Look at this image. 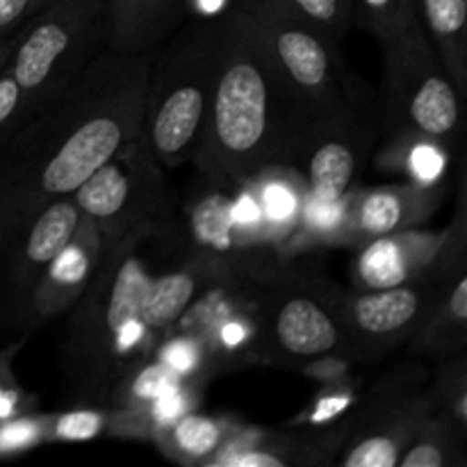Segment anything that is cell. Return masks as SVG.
<instances>
[{"label":"cell","mask_w":467,"mask_h":467,"mask_svg":"<svg viewBox=\"0 0 467 467\" xmlns=\"http://www.w3.org/2000/svg\"><path fill=\"white\" fill-rule=\"evenodd\" d=\"M150 53L105 46L59 94L14 126L0 149V251L48 203L141 137Z\"/></svg>","instance_id":"cell-1"},{"label":"cell","mask_w":467,"mask_h":467,"mask_svg":"<svg viewBox=\"0 0 467 467\" xmlns=\"http://www.w3.org/2000/svg\"><path fill=\"white\" fill-rule=\"evenodd\" d=\"M199 244L176 214L144 223L100 244L89 283L71 306L64 365L80 397L109 401L121 379L140 365L150 333L141 306L167 269L185 263Z\"/></svg>","instance_id":"cell-2"},{"label":"cell","mask_w":467,"mask_h":467,"mask_svg":"<svg viewBox=\"0 0 467 467\" xmlns=\"http://www.w3.org/2000/svg\"><path fill=\"white\" fill-rule=\"evenodd\" d=\"M219 21L213 108L194 162L210 182L233 187L292 169L301 141L317 123L281 76L254 26L233 7L219 14Z\"/></svg>","instance_id":"cell-3"},{"label":"cell","mask_w":467,"mask_h":467,"mask_svg":"<svg viewBox=\"0 0 467 467\" xmlns=\"http://www.w3.org/2000/svg\"><path fill=\"white\" fill-rule=\"evenodd\" d=\"M219 35V16L190 23L150 53L141 141L160 167H181L201 149L217 80Z\"/></svg>","instance_id":"cell-4"},{"label":"cell","mask_w":467,"mask_h":467,"mask_svg":"<svg viewBox=\"0 0 467 467\" xmlns=\"http://www.w3.org/2000/svg\"><path fill=\"white\" fill-rule=\"evenodd\" d=\"M258 32L269 57L315 123L358 117V91L342 64L337 39L290 0H231Z\"/></svg>","instance_id":"cell-5"},{"label":"cell","mask_w":467,"mask_h":467,"mask_svg":"<svg viewBox=\"0 0 467 467\" xmlns=\"http://www.w3.org/2000/svg\"><path fill=\"white\" fill-rule=\"evenodd\" d=\"M105 46L108 16L103 0H48L36 9L18 27L7 59L21 91L18 121L80 76Z\"/></svg>","instance_id":"cell-6"},{"label":"cell","mask_w":467,"mask_h":467,"mask_svg":"<svg viewBox=\"0 0 467 467\" xmlns=\"http://www.w3.org/2000/svg\"><path fill=\"white\" fill-rule=\"evenodd\" d=\"M381 44L386 53V112L392 130L427 140L442 153L454 149L461 137L463 96L422 23Z\"/></svg>","instance_id":"cell-7"},{"label":"cell","mask_w":467,"mask_h":467,"mask_svg":"<svg viewBox=\"0 0 467 467\" xmlns=\"http://www.w3.org/2000/svg\"><path fill=\"white\" fill-rule=\"evenodd\" d=\"M160 169L141 137H137L73 192V201L94 223L100 240L112 242L132 228L173 214Z\"/></svg>","instance_id":"cell-8"},{"label":"cell","mask_w":467,"mask_h":467,"mask_svg":"<svg viewBox=\"0 0 467 467\" xmlns=\"http://www.w3.org/2000/svg\"><path fill=\"white\" fill-rule=\"evenodd\" d=\"M436 281L418 276L401 285L363 290L342 306L345 340L351 345L363 342L374 349L381 345H397L420 331L441 296L431 295Z\"/></svg>","instance_id":"cell-9"},{"label":"cell","mask_w":467,"mask_h":467,"mask_svg":"<svg viewBox=\"0 0 467 467\" xmlns=\"http://www.w3.org/2000/svg\"><path fill=\"white\" fill-rule=\"evenodd\" d=\"M372 135L363 117L333 119L308 130L296 150L292 169L304 173L306 196L319 203H336L349 194Z\"/></svg>","instance_id":"cell-10"},{"label":"cell","mask_w":467,"mask_h":467,"mask_svg":"<svg viewBox=\"0 0 467 467\" xmlns=\"http://www.w3.org/2000/svg\"><path fill=\"white\" fill-rule=\"evenodd\" d=\"M85 214L73 196H62L46 205L26 231L0 254L7 260V304L16 322L27 324L32 292L55 255L71 242Z\"/></svg>","instance_id":"cell-11"},{"label":"cell","mask_w":467,"mask_h":467,"mask_svg":"<svg viewBox=\"0 0 467 467\" xmlns=\"http://www.w3.org/2000/svg\"><path fill=\"white\" fill-rule=\"evenodd\" d=\"M263 342L285 360L317 363L345 345V328L327 304L306 290H281L269 299Z\"/></svg>","instance_id":"cell-12"},{"label":"cell","mask_w":467,"mask_h":467,"mask_svg":"<svg viewBox=\"0 0 467 467\" xmlns=\"http://www.w3.org/2000/svg\"><path fill=\"white\" fill-rule=\"evenodd\" d=\"M100 244H103V240H100L99 231L85 217L71 242L55 255V260L36 283L30 308H27L26 327L48 322L76 304L78 296L89 283L91 272H94Z\"/></svg>","instance_id":"cell-13"},{"label":"cell","mask_w":467,"mask_h":467,"mask_svg":"<svg viewBox=\"0 0 467 467\" xmlns=\"http://www.w3.org/2000/svg\"><path fill=\"white\" fill-rule=\"evenodd\" d=\"M433 192L422 182L374 187L363 194H349V210L342 235L351 242L377 240L392 233L410 231L431 213Z\"/></svg>","instance_id":"cell-14"},{"label":"cell","mask_w":467,"mask_h":467,"mask_svg":"<svg viewBox=\"0 0 467 467\" xmlns=\"http://www.w3.org/2000/svg\"><path fill=\"white\" fill-rule=\"evenodd\" d=\"M441 246V242L427 235H413V231L392 233L365 242L356 265L360 285L363 290H379L413 281L431 269Z\"/></svg>","instance_id":"cell-15"},{"label":"cell","mask_w":467,"mask_h":467,"mask_svg":"<svg viewBox=\"0 0 467 467\" xmlns=\"http://www.w3.org/2000/svg\"><path fill=\"white\" fill-rule=\"evenodd\" d=\"M108 46L130 53H153L173 30L182 0H103Z\"/></svg>","instance_id":"cell-16"},{"label":"cell","mask_w":467,"mask_h":467,"mask_svg":"<svg viewBox=\"0 0 467 467\" xmlns=\"http://www.w3.org/2000/svg\"><path fill=\"white\" fill-rule=\"evenodd\" d=\"M424 32L461 96L467 91V0H418Z\"/></svg>","instance_id":"cell-17"},{"label":"cell","mask_w":467,"mask_h":467,"mask_svg":"<svg viewBox=\"0 0 467 467\" xmlns=\"http://www.w3.org/2000/svg\"><path fill=\"white\" fill-rule=\"evenodd\" d=\"M182 386H185V377H181L169 365L155 358L150 363L135 365L121 379V383L114 388L109 401L117 406V413H126L128 418H141L150 422V409H153L155 401Z\"/></svg>","instance_id":"cell-18"},{"label":"cell","mask_w":467,"mask_h":467,"mask_svg":"<svg viewBox=\"0 0 467 467\" xmlns=\"http://www.w3.org/2000/svg\"><path fill=\"white\" fill-rule=\"evenodd\" d=\"M420 415L422 410H413V413H400L390 420H381L379 424L374 422L354 438L340 463L345 467H397L401 450Z\"/></svg>","instance_id":"cell-19"},{"label":"cell","mask_w":467,"mask_h":467,"mask_svg":"<svg viewBox=\"0 0 467 467\" xmlns=\"http://www.w3.org/2000/svg\"><path fill=\"white\" fill-rule=\"evenodd\" d=\"M226 433L219 420L190 410L178 415L167 427L158 429L160 445L181 463H205L219 450Z\"/></svg>","instance_id":"cell-20"},{"label":"cell","mask_w":467,"mask_h":467,"mask_svg":"<svg viewBox=\"0 0 467 467\" xmlns=\"http://www.w3.org/2000/svg\"><path fill=\"white\" fill-rule=\"evenodd\" d=\"M465 327H467V278L465 272L456 274V281L451 283L450 292L445 295V299H438V304L433 306L431 315L427 317V322L420 327V331L415 333V340H420V345L424 349L431 351H447L454 345H461L465 337Z\"/></svg>","instance_id":"cell-21"},{"label":"cell","mask_w":467,"mask_h":467,"mask_svg":"<svg viewBox=\"0 0 467 467\" xmlns=\"http://www.w3.org/2000/svg\"><path fill=\"white\" fill-rule=\"evenodd\" d=\"M354 26L379 39H392L420 21L418 0H349Z\"/></svg>","instance_id":"cell-22"},{"label":"cell","mask_w":467,"mask_h":467,"mask_svg":"<svg viewBox=\"0 0 467 467\" xmlns=\"http://www.w3.org/2000/svg\"><path fill=\"white\" fill-rule=\"evenodd\" d=\"M290 3L333 39H340L354 27L349 0H290Z\"/></svg>","instance_id":"cell-23"},{"label":"cell","mask_w":467,"mask_h":467,"mask_svg":"<svg viewBox=\"0 0 467 467\" xmlns=\"http://www.w3.org/2000/svg\"><path fill=\"white\" fill-rule=\"evenodd\" d=\"M255 199H258L263 219L269 228H285L296 214V205H299V196L295 194V190L285 182L274 181V178L272 181L265 178L260 196H255Z\"/></svg>","instance_id":"cell-24"},{"label":"cell","mask_w":467,"mask_h":467,"mask_svg":"<svg viewBox=\"0 0 467 467\" xmlns=\"http://www.w3.org/2000/svg\"><path fill=\"white\" fill-rule=\"evenodd\" d=\"M108 429L103 410H71L50 420L48 438L53 441H91Z\"/></svg>","instance_id":"cell-25"},{"label":"cell","mask_w":467,"mask_h":467,"mask_svg":"<svg viewBox=\"0 0 467 467\" xmlns=\"http://www.w3.org/2000/svg\"><path fill=\"white\" fill-rule=\"evenodd\" d=\"M50 420L46 418H5L0 420V454L23 451L48 438Z\"/></svg>","instance_id":"cell-26"},{"label":"cell","mask_w":467,"mask_h":467,"mask_svg":"<svg viewBox=\"0 0 467 467\" xmlns=\"http://www.w3.org/2000/svg\"><path fill=\"white\" fill-rule=\"evenodd\" d=\"M155 358L178 372L181 377H192L201 363V347L194 337H173L155 349Z\"/></svg>","instance_id":"cell-27"},{"label":"cell","mask_w":467,"mask_h":467,"mask_svg":"<svg viewBox=\"0 0 467 467\" xmlns=\"http://www.w3.org/2000/svg\"><path fill=\"white\" fill-rule=\"evenodd\" d=\"M18 108H21V91H18L16 80L5 64L0 68V149L16 126Z\"/></svg>","instance_id":"cell-28"},{"label":"cell","mask_w":467,"mask_h":467,"mask_svg":"<svg viewBox=\"0 0 467 467\" xmlns=\"http://www.w3.org/2000/svg\"><path fill=\"white\" fill-rule=\"evenodd\" d=\"M442 167H445V155L436 144H429V141L427 144H418L410 153V171L418 178L415 182L431 185V181L441 176Z\"/></svg>","instance_id":"cell-29"},{"label":"cell","mask_w":467,"mask_h":467,"mask_svg":"<svg viewBox=\"0 0 467 467\" xmlns=\"http://www.w3.org/2000/svg\"><path fill=\"white\" fill-rule=\"evenodd\" d=\"M39 7V0H0V41L9 39Z\"/></svg>","instance_id":"cell-30"},{"label":"cell","mask_w":467,"mask_h":467,"mask_svg":"<svg viewBox=\"0 0 467 467\" xmlns=\"http://www.w3.org/2000/svg\"><path fill=\"white\" fill-rule=\"evenodd\" d=\"M351 401L349 395H333V397H324L322 401L317 404V409H315L313 413V422H324V420L333 418V415L340 413L342 409H345L347 404Z\"/></svg>","instance_id":"cell-31"},{"label":"cell","mask_w":467,"mask_h":467,"mask_svg":"<svg viewBox=\"0 0 467 467\" xmlns=\"http://www.w3.org/2000/svg\"><path fill=\"white\" fill-rule=\"evenodd\" d=\"M222 340L226 345H240L242 340H246V328L242 327L240 322H228L226 327L222 328Z\"/></svg>","instance_id":"cell-32"},{"label":"cell","mask_w":467,"mask_h":467,"mask_svg":"<svg viewBox=\"0 0 467 467\" xmlns=\"http://www.w3.org/2000/svg\"><path fill=\"white\" fill-rule=\"evenodd\" d=\"M16 35H18V30L14 32V35L9 36V39L0 41V68H3L5 64H7L9 55H12V48H14V44H16Z\"/></svg>","instance_id":"cell-33"},{"label":"cell","mask_w":467,"mask_h":467,"mask_svg":"<svg viewBox=\"0 0 467 467\" xmlns=\"http://www.w3.org/2000/svg\"><path fill=\"white\" fill-rule=\"evenodd\" d=\"M46 3H48V0H39V7H44ZM39 7H36V9H39Z\"/></svg>","instance_id":"cell-34"}]
</instances>
